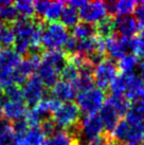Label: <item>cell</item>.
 I'll return each instance as SVG.
<instances>
[{
  "instance_id": "obj_40",
  "label": "cell",
  "mask_w": 144,
  "mask_h": 145,
  "mask_svg": "<svg viewBox=\"0 0 144 145\" xmlns=\"http://www.w3.org/2000/svg\"><path fill=\"white\" fill-rule=\"evenodd\" d=\"M140 37H142L144 39V25L142 27V29H141V35H140Z\"/></svg>"
},
{
  "instance_id": "obj_34",
  "label": "cell",
  "mask_w": 144,
  "mask_h": 145,
  "mask_svg": "<svg viewBox=\"0 0 144 145\" xmlns=\"http://www.w3.org/2000/svg\"><path fill=\"white\" fill-rule=\"evenodd\" d=\"M135 14H136L137 20L140 24H144V1L137 3V7L135 8Z\"/></svg>"
},
{
  "instance_id": "obj_14",
  "label": "cell",
  "mask_w": 144,
  "mask_h": 145,
  "mask_svg": "<svg viewBox=\"0 0 144 145\" xmlns=\"http://www.w3.org/2000/svg\"><path fill=\"white\" fill-rule=\"evenodd\" d=\"M60 71L54 66L41 59L40 65L37 69V76L46 87H53L57 83Z\"/></svg>"
},
{
  "instance_id": "obj_18",
  "label": "cell",
  "mask_w": 144,
  "mask_h": 145,
  "mask_svg": "<svg viewBox=\"0 0 144 145\" xmlns=\"http://www.w3.org/2000/svg\"><path fill=\"white\" fill-rule=\"evenodd\" d=\"M20 55L15 52V50L5 49L0 52V71L13 72L20 64Z\"/></svg>"
},
{
  "instance_id": "obj_41",
  "label": "cell",
  "mask_w": 144,
  "mask_h": 145,
  "mask_svg": "<svg viewBox=\"0 0 144 145\" xmlns=\"http://www.w3.org/2000/svg\"><path fill=\"white\" fill-rule=\"evenodd\" d=\"M3 90H4V88L2 87V86H1V84H0V97L3 94Z\"/></svg>"
},
{
  "instance_id": "obj_20",
  "label": "cell",
  "mask_w": 144,
  "mask_h": 145,
  "mask_svg": "<svg viewBox=\"0 0 144 145\" xmlns=\"http://www.w3.org/2000/svg\"><path fill=\"white\" fill-rule=\"evenodd\" d=\"M106 103L110 105L112 108L116 110L117 113L119 114V117L125 116L130 109L129 101L122 95H110L107 97Z\"/></svg>"
},
{
  "instance_id": "obj_42",
  "label": "cell",
  "mask_w": 144,
  "mask_h": 145,
  "mask_svg": "<svg viewBox=\"0 0 144 145\" xmlns=\"http://www.w3.org/2000/svg\"><path fill=\"white\" fill-rule=\"evenodd\" d=\"M72 145H84V144H82V143H80V142H74Z\"/></svg>"
},
{
  "instance_id": "obj_10",
  "label": "cell",
  "mask_w": 144,
  "mask_h": 145,
  "mask_svg": "<svg viewBox=\"0 0 144 145\" xmlns=\"http://www.w3.org/2000/svg\"><path fill=\"white\" fill-rule=\"evenodd\" d=\"M123 77V95L127 100L137 101L144 97V80L135 73L122 74Z\"/></svg>"
},
{
  "instance_id": "obj_33",
  "label": "cell",
  "mask_w": 144,
  "mask_h": 145,
  "mask_svg": "<svg viewBox=\"0 0 144 145\" xmlns=\"http://www.w3.org/2000/svg\"><path fill=\"white\" fill-rule=\"evenodd\" d=\"M40 129L43 130V133H45L46 137L47 136L51 137L57 131V125L55 124V122L53 121L51 118H49L48 120H46L40 124Z\"/></svg>"
},
{
  "instance_id": "obj_25",
  "label": "cell",
  "mask_w": 144,
  "mask_h": 145,
  "mask_svg": "<svg viewBox=\"0 0 144 145\" xmlns=\"http://www.w3.org/2000/svg\"><path fill=\"white\" fill-rule=\"evenodd\" d=\"M96 32L99 37L106 39L115 33V19L112 17H106L102 21L96 24Z\"/></svg>"
},
{
  "instance_id": "obj_24",
  "label": "cell",
  "mask_w": 144,
  "mask_h": 145,
  "mask_svg": "<svg viewBox=\"0 0 144 145\" xmlns=\"http://www.w3.org/2000/svg\"><path fill=\"white\" fill-rule=\"evenodd\" d=\"M77 142L71 133L66 130H57L53 136L49 137L46 145H72Z\"/></svg>"
},
{
  "instance_id": "obj_22",
  "label": "cell",
  "mask_w": 144,
  "mask_h": 145,
  "mask_svg": "<svg viewBox=\"0 0 144 145\" xmlns=\"http://www.w3.org/2000/svg\"><path fill=\"white\" fill-rule=\"evenodd\" d=\"M79 20H80V14L77 12V10L69 5L65 7L60 15V21H62L60 24L65 28H74L79 24Z\"/></svg>"
},
{
  "instance_id": "obj_31",
  "label": "cell",
  "mask_w": 144,
  "mask_h": 145,
  "mask_svg": "<svg viewBox=\"0 0 144 145\" xmlns=\"http://www.w3.org/2000/svg\"><path fill=\"white\" fill-rule=\"evenodd\" d=\"M19 138L13 130V127L0 133V145H19Z\"/></svg>"
},
{
  "instance_id": "obj_36",
  "label": "cell",
  "mask_w": 144,
  "mask_h": 145,
  "mask_svg": "<svg viewBox=\"0 0 144 145\" xmlns=\"http://www.w3.org/2000/svg\"><path fill=\"white\" fill-rule=\"evenodd\" d=\"M11 128H12V123L3 117H0V133Z\"/></svg>"
},
{
  "instance_id": "obj_23",
  "label": "cell",
  "mask_w": 144,
  "mask_h": 145,
  "mask_svg": "<svg viewBox=\"0 0 144 145\" xmlns=\"http://www.w3.org/2000/svg\"><path fill=\"white\" fill-rule=\"evenodd\" d=\"M65 2L63 1H53V2H49V5L46 12H45L44 16H43V20L51 21V22H56L57 19L60 18L62 12L64 10Z\"/></svg>"
},
{
  "instance_id": "obj_3",
  "label": "cell",
  "mask_w": 144,
  "mask_h": 145,
  "mask_svg": "<svg viewBox=\"0 0 144 145\" xmlns=\"http://www.w3.org/2000/svg\"><path fill=\"white\" fill-rule=\"evenodd\" d=\"M52 120L60 128L66 131H71L80 125L81 111L77 105L72 102L60 103L52 113Z\"/></svg>"
},
{
  "instance_id": "obj_6",
  "label": "cell",
  "mask_w": 144,
  "mask_h": 145,
  "mask_svg": "<svg viewBox=\"0 0 144 145\" xmlns=\"http://www.w3.org/2000/svg\"><path fill=\"white\" fill-rule=\"evenodd\" d=\"M60 102L53 97H47L35 105L30 112L27 114V121L31 126H37L44 121L48 120L49 116L55 111V109L60 106Z\"/></svg>"
},
{
  "instance_id": "obj_26",
  "label": "cell",
  "mask_w": 144,
  "mask_h": 145,
  "mask_svg": "<svg viewBox=\"0 0 144 145\" xmlns=\"http://www.w3.org/2000/svg\"><path fill=\"white\" fill-rule=\"evenodd\" d=\"M15 42V34L11 25L0 24V48L9 49Z\"/></svg>"
},
{
  "instance_id": "obj_17",
  "label": "cell",
  "mask_w": 144,
  "mask_h": 145,
  "mask_svg": "<svg viewBox=\"0 0 144 145\" xmlns=\"http://www.w3.org/2000/svg\"><path fill=\"white\" fill-rule=\"evenodd\" d=\"M100 119L102 123H103V127L106 130L107 133H110L113 131L115 127L117 126V124L120 121V117L117 113V111L112 108L109 104H107L105 102V104L103 105V107L100 110Z\"/></svg>"
},
{
  "instance_id": "obj_5",
  "label": "cell",
  "mask_w": 144,
  "mask_h": 145,
  "mask_svg": "<svg viewBox=\"0 0 144 145\" xmlns=\"http://www.w3.org/2000/svg\"><path fill=\"white\" fill-rule=\"evenodd\" d=\"M118 65L110 58H105L93 69V81L98 88L103 90L110 87L118 76Z\"/></svg>"
},
{
  "instance_id": "obj_16",
  "label": "cell",
  "mask_w": 144,
  "mask_h": 145,
  "mask_svg": "<svg viewBox=\"0 0 144 145\" xmlns=\"http://www.w3.org/2000/svg\"><path fill=\"white\" fill-rule=\"evenodd\" d=\"M136 1H129V0H122V1H108L105 2L107 13L111 15H116L118 17L128 16L130 13L135 12L137 7Z\"/></svg>"
},
{
  "instance_id": "obj_32",
  "label": "cell",
  "mask_w": 144,
  "mask_h": 145,
  "mask_svg": "<svg viewBox=\"0 0 144 145\" xmlns=\"http://www.w3.org/2000/svg\"><path fill=\"white\" fill-rule=\"evenodd\" d=\"M129 49L134 52V55L144 58V39L142 37H132L130 39Z\"/></svg>"
},
{
  "instance_id": "obj_11",
  "label": "cell",
  "mask_w": 144,
  "mask_h": 145,
  "mask_svg": "<svg viewBox=\"0 0 144 145\" xmlns=\"http://www.w3.org/2000/svg\"><path fill=\"white\" fill-rule=\"evenodd\" d=\"M27 114V105L24 102L8 101L0 97V117H3L10 122H16L26 119Z\"/></svg>"
},
{
  "instance_id": "obj_35",
  "label": "cell",
  "mask_w": 144,
  "mask_h": 145,
  "mask_svg": "<svg viewBox=\"0 0 144 145\" xmlns=\"http://www.w3.org/2000/svg\"><path fill=\"white\" fill-rule=\"evenodd\" d=\"M132 109H135L136 111L142 114L144 117V97H140L139 100L135 101V104L132 106Z\"/></svg>"
},
{
  "instance_id": "obj_7",
  "label": "cell",
  "mask_w": 144,
  "mask_h": 145,
  "mask_svg": "<svg viewBox=\"0 0 144 145\" xmlns=\"http://www.w3.org/2000/svg\"><path fill=\"white\" fill-rule=\"evenodd\" d=\"M21 91H22V99L24 104L34 107L45 99L46 86L38 78V76L32 75L24 84Z\"/></svg>"
},
{
  "instance_id": "obj_30",
  "label": "cell",
  "mask_w": 144,
  "mask_h": 145,
  "mask_svg": "<svg viewBox=\"0 0 144 145\" xmlns=\"http://www.w3.org/2000/svg\"><path fill=\"white\" fill-rule=\"evenodd\" d=\"M79 70L76 67H74L70 63H66V65L64 66V68L62 69V72H60V76L63 78V81L69 82V83H73L76 78L79 77Z\"/></svg>"
},
{
  "instance_id": "obj_8",
  "label": "cell",
  "mask_w": 144,
  "mask_h": 145,
  "mask_svg": "<svg viewBox=\"0 0 144 145\" xmlns=\"http://www.w3.org/2000/svg\"><path fill=\"white\" fill-rule=\"evenodd\" d=\"M103 123L98 114H89L83 118L79 127V142L85 144L87 141L102 135Z\"/></svg>"
},
{
  "instance_id": "obj_27",
  "label": "cell",
  "mask_w": 144,
  "mask_h": 145,
  "mask_svg": "<svg viewBox=\"0 0 144 145\" xmlns=\"http://www.w3.org/2000/svg\"><path fill=\"white\" fill-rule=\"evenodd\" d=\"M13 5L17 15H19L20 18H33V15L35 14L34 2L32 1L19 0L16 2H13Z\"/></svg>"
},
{
  "instance_id": "obj_19",
  "label": "cell",
  "mask_w": 144,
  "mask_h": 145,
  "mask_svg": "<svg viewBox=\"0 0 144 145\" xmlns=\"http://www.w3.org/2000/svg\"><path fill=\"white\" fill-rule=\"evenodd\" d=\"M96 34V25L87 22H81L77 24L72 29V37L76 40H84L94 37Z\"/></svg>"
},
{
  "instance_id": "obj_12",
  "label": "cell",
  "mask_w": 144,
  "mask_h": 145,
  "mask_svg": "<svg viewBox=\"0 0 144 145\" xmlns=\"http://www.w3.org/2000/svg\"><path fill=\"white\" fill-rule=\"evenodd\" d=\"M130 39L127 37H123L120 35L113 34L112 36L105 39V50L106 54L113 58V59H121L126 55V52L129 49Z\"/></svg>"
},
{
  "instance_id": "obj_39",
  "label": "cell",
  "mask_w": 144,
  "mask_h": 145,
  "mask_svg": "<svg viewBox=\"0 0 144 145\" xmlns=\"http://www.w3.org/2000/svg\"><path fill=\"white\" fill-rule=\"evenodd\" d=\"M105 145H119V144H118V143H116V142H113V141H112V139H111V140H109V141H108Z\"/></svg>"
},
{
  "instance_id": "obj_1",
  "label": "cell",
  "mask_w": 144,
  "mask_h": 145,
  "mask_svg": "<svg viewBox=\"0 0 144 145\" xmlns=\"http://www.w3.org/2000/svg\"><path fill=\"white\" fill-rule=\"evenodd\" d=\"M125 120H120L110 133L112 141L120 145H141L144 143V117L129 109Z\"/></svg>"
},
{
  "instance_id": "obj_21",
  "label": "cell",
  "mask_w": 144,
  "mask_h": 145,
  "mask_svg": "<svg viewBox=\"0 0 144 145\" xmlns=\"http://www.w3.org/2000/svg\"><path fill=\"white\" fill-rule=\"evenodd\" d=\"M13 2L2 0L0 1V24L14 22L18 18Z\"/></svg>"
},
{
  "instance_id": "obj_28",
  "label": "cell",
  "mask_w": 144,
  "mask_h": 145,
  "mask_svg": "<svg viewBox=\"0 0 144 145\" xmlns=\"http://www.w3.org/2000/svg\"><path fill=\"white\" fill-rule=\"evenodd\" d=\"M139 64L138 57L134 54H127L121 58L119 63H118V68L121 70L123 74H129L132 73V71L136 69V67Z\"/></svg>"
},
{
  "instance_id": "obj_29",
  "label": "cell",
  "mask_w": 144,
  "mask_h": 145,
  "mask_svg": "<svg viewBox=\"0 0 144 145\" xmlns=\"http://www.w3.org/2000/svg\"><path fill=\"white\" fill-rule=\"evenodd\" d=\"M8 101H13V102H24L22 99V91L21 88L17 85H12L9 86L7 88H4L3 94L1 95Z\"/></svg>"
},
{
  "instance_id": "obj_15",
  "label": "cell",
  "mask_w": 144,
  "mask_h": 145,
  "mask_svg": "<svg viewBox=\"0 0 144 145\" xmlns=\"http://www.w3.org/2000/svg\"><path fill=\"white\" fill-rule=\"evenodd\" d=\"M75 88L73 87V85L69 82L60 81L57 82L54 86L52 87L51 93H52V97L57 100L58 102H71L76 95Z\"/></svg>"
},
{
  "instance_id": "obj_38",
  "label": "cell",
  "mask_w": 144,
  "mask_h": 145,
  "mask_svg": "<svg viewBox=\"0 0 144 145\" xmlns=\"http://www.w3.org/2000/svg\"><path fill=\"white\" fill-rule=\"evenodd\" d=\"M139 71H140V77L144 80V61H141L139 65Z\"/></svg>"
},
{
  "instance_id": "obj_13",
  "label": "cell",
  "mask_w": 144,
  "mask_h": 145,
  "mask_svg": "<svg viewBox=\"0 0 144 145\" xmlns=\"http://www.w3.org/2000/svg\"><path fill=\"white\" fill-rule=\"evenodd\" d=\"M144 24H140L136 18L130 16L118 17L115 20V32L117 35H120L127 38H132L138 31L142 29Z\"/></svg>"
},
{
  "instance_id": "obj_4",
  "label": "cell",
  "mask_w": 144,
  "mask_h": 145,
  "mask_svg": "<svg viewBox=\"0 0 144 145\" xmlns=\"http://www.w3.org/2000/svg\"><path fill=\"white\" fill-rule=\"evenodd\" d=\"M105 92L99 88H91L79 92L76 95V105L80 111L89 114H96L105 104Z\"/></svg>"
},
{
  "instance_id": "obj_9",
  "label": "cell",
  "mask_w": 144,
  "mask_h": 145,
  "mask_svg": "<svg viewBox=\"0 0 144 145\" xmlns=\"http://www.w3.org/2000/svg\"><path fill=\"white\" fill-rule=\"evenodd\" d=\"M80 18L87 24H98L106 18L107 8L105 2L102 1H92L85 4L80 10Z\"/></svg>"
},
{
  "instance_id": "obj_37",
  "label": "cell",
  "mask_w": 144,
  "mask_h": 145,
  "mask_svg": "<svg viewBox=\"0 0 144 145\" xmlns=\"http://www.w3.org/2000/svg\"><path fill=\"white\" fill-rule=\"evenodd\" d=\"M86 3H87V1H83V0H72V1L67 2L69 7L75 8V10H81Z\"/></svg>"
},
{
  "instance_id": "obj_2",
  "label": "cell",
  "mask_w": 144,
  "mask_h": 145,
  "mask_svg": "<svg viewBox=\"0 0 144 145\" xmlns=\"http://www.w3.org/2000/svg\"><path fill=\"white\" fill-rule=\"evenodd\" d=\"M69 39V33L67 28L60 22H51L45 25L41 33L40 46L47 51L60 50Z\"/></svg>"
}]
</instances>
